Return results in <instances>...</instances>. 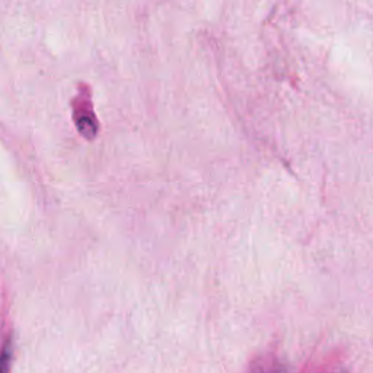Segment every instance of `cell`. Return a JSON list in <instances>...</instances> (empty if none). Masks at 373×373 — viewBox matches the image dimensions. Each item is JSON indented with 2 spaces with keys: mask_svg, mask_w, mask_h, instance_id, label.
<instances>
[]
</instances>
